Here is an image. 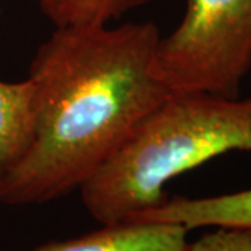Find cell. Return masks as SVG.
Wrapping results in <instances>:
<instances>
[{"mask_svg":"<svg viewBox=\"0 0 251 251\" xmlns=\"http://www.w3.org/2000/svg\"><path fill=\"white\" fill-rule=\"evenodd\" d=\"M31 135V81H0V183L27 151Z\"/></svg>","mask_w":251,"mask_h":251,"instance_id":"cell-6","label":"cell"},{"mask_svg":"<svg viewBox=\"0 0 251 251\" xmlns=\"http://www.w3.org/2000/svg\"><path fill=\"white\" fill-rule=\"evenodd\" d=\"M186 251H251V227H216L188 243Z\"/></svg>","mask_w":251,"mask_h":251,"instance_id":"cell-8","label":"cell"},{"mask_svg":"<svg viewBox=\"0 0 251 251\" xmlns=\"http://www.w3.org/2000/svg\"><path fill=\"white\" fill-rule=\"evenodd\" d=\"M230 151L251 152V98L171 94L78 190L97 222L117 224L163 204L173 177Z\"/></svg>","mask_w":251,"mask_h":251,"instance_id":"cell-2","label":"cell"},{"mask_svg":"<svg viewBox=\"0 0 251 251\" xmlns=\"http://www.w3.org/2000/svg\"><path fill=\"white\" fill-rule=\"evenodd\" d=\"M151 21L56 28L29 67L32 135L0 183L4 205H39L78 188L171 95L155 72Z\"/></svg>","mask_w":251,"mask_h":251,"instance_id":"cell-1","label":"cell"},{"mask_svg":"<svg viewBox=\"0 0 251 251\" xmlns=\"http://www.w3.org/2000/svg\"><path fill=\"white\" fill-rule=\"evenodd\" d=\"M56 28L108 25L152 0H36Z\"/></svg>","mask_w":251,"mask_h":251,"instance_id":"cell-7","label":"cell"},{"mask_svg":"<svg viewBox=\"0 0 251 251\" xmlns=\"http://www.w3.org/2000/svg\"><path fill=\"white\" fill-rule=\"evenodd\" d=\"M188 229L172 222L122 221L31 251H186Z\"/></svg>","mask_w":251,"mask_h":251,"instance_id":"cell-4","label":"cell"},{"mask_svg":"<svg viewBox=\"0 0 251 251\" xmlns=\"http://www.w3.org/2000/svg\"><path fill=\"white\" fill-rule=\"evenodd\" d=\"M250 70L251 0H187L181 23L155 49V72L171 94L239 98Z\"/></svg>","mask_w":251,"mask_h":251,"instance_id":"cell-3","label":"cell"},{"mask_svg":"<svg viewBox=\"0 0 251 251\" xmlns=\"http://www.w3.org/2000/svg\"><path fill=\"white\" fill-rule=\"evenodd\" d=\"M140 222H172L197 227H251V188L216 197L168 198L163 204L127 218Z\"/></svg>","mask_w":251,"mask_h":251,"instance_id":"cell-5","label":"cell"}]
</instances>
